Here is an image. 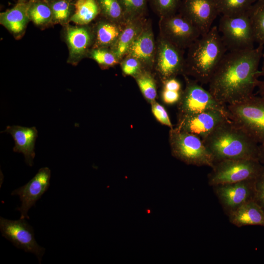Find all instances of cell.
Returning a JSON list of instances; mask_svg holds the SVG:
<instances>
[{
  "mask_svg": "<svg viewBox=\"0 0 264 264\" xmlns=\"http://www.w3.org/2000/svg\"><path fill=\"white\" fill-rule=\"evenodd\" d=\"M264 45L227 51L208 83V90L221 104L242 102L254 95L260 77Z\"/></svg>",
  "mask_w": 264,
  "mask_h": 264,
  "instance_id": "obj_1",
  "label": "cell"
},
{
  "mask_svg": "<svg viewBox=\"0 0 264 264\" xmlns=\"http://www.w3.org/2000/svg\"><path fill=\"white\" fill-rule=\"evenodd\" d=\"M227 51L218 26H213L188 48L183 74L201 85L208 84Z\"/></svg>",
  "mask_w": 264,
  "mask_h": 264,
  "instance_id": "obj_2",
  "label": "cell"
},
{
  "mask_svg": "<svg viewBox=\"0 0 264 264\" xmlns=\"http://www.w3.org/2000/svg\"><path fill=\"white\" fill-rule=\"evenodd\" d=\"M203 141L214 163L229 159L258 160L259 144L230 119L219 125Z\"/></svg>",
  "mask_w": 264,
  "mask_h": 264,
  "instance_id": "obj_3",
  "label": "cell"
},
{
  "mask_svg": "<svg viewBox=\"0 0 264 264\" xmlns=\"http://www.w3.org/2000/svg\"><path fill=\"white\" fill-rule=\"evenodd\" d=\"M226 107L229 119L253 141L264 145V97L253 95Z\"/></svg>",
  "mask_w": 264,
  "mask_h": 264,
  "instance_id": "obj_4",
  "label": "cell"
},
{
  "mask_svg": "<svg viewBox=\"0 0 264 264\" xmlns=\"http://www.w3.org/2000/svg\"><path fill=\"white\" fill-rule=\"evenodd\" d=\"M170 143L173 155L186 164L211 168L213 166V156L198 136L177 128H172Z\"/></svg>",
  "mask_w": 264,
  "mask_h": 264,
  "instance_id": "obj_5",
  "label": "cell"
},
{
  "mask_svg": "<svg viewBox=\"0 0 264 264\" xmlns=\"http://www.w3.org/2000/svg\"><path fill=\"white\" fill-rule=\"evenodd\" d=\"M263 167L258 160L229 159L215 162L208 174L211 187L256 179Z\"/></svg>",
  "mask_w": 264,
  "mask_h": 264,
  "instance_id": "obj_6",
  "label": "cell"
},
{
  "mask_svg": "<svg viewBox=\"0 0 264 264\" xmlns=\"http://www.w3.org/2000/svg\"><path fill=\"white\" fill-rule=\"evenodd\" d=\"M218 28L228 51L254 47L256 42L248 12L234 16H221Z\"/></svg>",
  "mask_w": 264,
  "mask_h": 264,
  "instance_id": "obj_7",
  "label": "cell"
},
{
  "mask_svg": "<svg viewBox=\"0 0 264 264\" xmlns=\"http://www.w3.org/2000/svg\"><path fill=\"white\" fill-rule=\"evenodd\" d=\"M184 75L186 86L178 102L179 117L207 110L220 111L228 117L226 106L220 103L208 89H205L198 82Z\"/></svg>",
  "mask_w": 264,
  "mask_h": 264,
  "instance_id": "obj_8",
  "label": "cell"
},
{
  "mask_svg": "<svg viewBox=\"0 0 264 264\" xmlns=\"http://www.w3.org/2000/svg\"><path fill=\"white\" fill-rule=\"evenodd\" d=\"M160 35L178 48H188L201 35L199 29L180 13L161 17Z\"/></svg>",
  "mask_w": 264,
  "mask_h": 264,
  "instance_id": "obj_9",
  "label": "cell"
},
{
  "mask_svg": "<svg viewBox=\"0 0 264 264\" xmlns=\"http://www.w3.org/2000/svg\"><path fill=\"white\" fill-rule=\"evenodd\" d=\"M0 230L2 236L10 241L17 248L35 254L40 264L45 248L37 242L33 227L25 220H9L0 218Z\"/></svg>",
  "mask_w": 264,
  "mask_h": 264,
  "instance_id": "obj_10",
  "label": "cell"
},
{
  "mask_svg": "<svg viewBox=\"0 0 264 264\" xmlns=\"http://www.w3.org/2000/svg\"><path fill=\"white\" fill-rule=\"evenodd\" d=\"M212 188L227 216L244 203L255 200V179L218 185Z\"/></svg>",
  "mask_w": 264,
  "mask_h": 264,
  "instance_id": "obj_11",
  "label": "cell"
},
{
  "mask_svg": "<svg viewBox=\"0 0 264 264\" xmlns=\"http://www.w3.org/2000/svg\"><path fill=\"white\" fill-rule=\"evenodd\" d=\"M185 58L183 50L160 35L156 43L154 65L163 80L184 73Z\"/></svg>",
  "mask_w": 264,
  "mask_h": 264,
  "instance_id": "obj_12",
  "label": "cell"
},
{
  "mask_svg": "<svg viewBox=\"0 0 264 264\" xmlns=\"http://www.w3.org/2000/svg\"><path fill=\"white\" fill-rule=\"evenodd\" d=\"M50 176L51 171L48 167L40 168L26 184L12 192L11 195L19 196L22 202L16 209L21 212V219H29L27 212L48 189Z\"/></svg>",
  "mask_w": 264,
  "mask_h": 264,
  "instance_id": "obj_13",
  "label": "cell"
},
{
  "mask_svg": "<svg viewBox=\"0 0 264 264\" xmlns=\"http://www.w3.org/2000/svg\"><path fill=\"white\" fill-rule=\"evenodd\" d=\"M179 13L189 20L200 31L207 33L219 13L216 0H181Z\"/></svg>",
  "mask_w": 264,
  "mask_h": 264,
  "instance_id": "obj_14",
  "label": "cell"
},
{
  "mask_svg": "<svg viewBox=\"0 0 264 264\" xmlns=\"http://www.w3.org/2000/svg\"><path fill=\"white\" fill-rule=\"evenodd\" d=\"M229 119L222 112L207 110L179 117L176 128L194 134L204 140L219 125Z\"/></svg>",
  "mask_w": 264,
  "mask_h": 264,
  "instance_id": "obj_15",
  "label": "cell"
},
{
  "mask_svg": "<svg viewBox=\"0 0 264 264\" xmlns=\"http://www.w3.org/2000/svg\"><path fill=\"white\" fill-rule=\"evenodd\" d=\"M65 38L69 51L68 63L75 65L88 54L93 46L95 38L93 29L87 25H67Z\"/></svg>",
  "mask_w": 264,
  "mask_h": 264,
  "instance_id": "obj_16",
  "label": "cell"
},
{
  "mask_svg": "<svg viewBox=\"0 0 264 264\" xmlns=\"http://www.w3.org/2000/svg\"><path fill=\"white\" fill-rule=\"evenodd\" d=\"M156 50V44L151 22L147 21L142 31L131 44L125 56L137 59L144 69L148 70L154 65Z\"/></svg>",
  "mask_w": 264,
  "mask_h": 264,
  "instance_id": "obj_17",
  "label": "cell"
},
{
  "mask_svg": "<svg viewBox=\"0 0 264 264\" xmlns=\"http://www.w3.org/2000/svg\"><path fill=\"white\" fill-rule=\"evenodd\" d=\"M4 132L10 133L14 140L13 151L22 153L25 163L32 166L35 155V143L38 137L36 128L35 127L27 128L18 125L8 126Z\"/></svg>",
  "mask_w": 264,
  "mask_h": 264,
  "instance_id": "obj_18",
  "label": "cell"
},
{
  "mask_svg": "<svg viewBox=\"0 0 264 264\" xmlns=\"http://www.w3.org/2000/svg\"><path fill=\"white\" fill-rule=\"evenodd\" d=\"M29 4L30 2H20L0 14V24L15 36L22 35L30 21L28 14Z\"/></svg>",
  "mask_w": 264,
  "mask_h": 264,
  "instance_id": "obj_19",
  "label": "cell"
},
{
  "mask_svg": "<svg viewBox=\"0 0 264 264\" xmlns=\"http://www.w3.org/2000/svg\"><path fill=\"white\" fill-rule=\"evenodd\" d=\"M228 217L230 222L237 227L247 225L264 227V212L255 200L244 203Z\"/></svg>",
  "mask_w": 264,
  "mask_h": 264,
  "instance_id": "obj_20",
  "label": "cell"
},
{
  "mask_svg": "<svg viewBox=\"0 0 264 264\" xmlns=\"http://www.w3.org/2000/svg\"><path fill=\"white\" fill-rule=\"evenodd\" d=\"M125 24L105 18L99 21L93 29L95 38L92 48H111L117 42Z\"/></svg>",
  "mask_w": 264,
  "mask_h": 264,
  "instance_id": "obj_21",
  "label": "cell"
},
{
  "mask_svg": "<svg viewBox=\"0 0 264 264\" xmlns=\"http://www.w3.org/2000/svg\"><path fill=\"white\" fill-rule=\"evenodd\" d=\"M146 22L144 17L127 21L117 42L110 48L120 61L125 56L131 44L142 31Z\"/></svg>",
  "mask_w": 264,
  "mask_h": 264,
  "instance_id": "obj_22",
  "label": "cell"
},
{
  "mask_svg": "<svg viewBox=\"0 0 264 264\" xmlns=\"http://www.w3.org/2000/svg\"><path fill=\"white\" fill-rule=\"evenodd\" d=\"M99 13L100 9L96 0H77L70 22L79 25H87Z\"/></svg>",
  "mask_w": 264,
  "mask_h": 264,
  "instance_id": "obj_23",
  "label": "cell"
},
{
  "mask_svg": "<svg viewBox=\"0 0 264 264\" xmlns=\"http://www.w3.org/2000/svg\"><path fill=\"white\" fill-rule=\"evenodd\" d=\"M255 42L264 44V0L255 1L248 11Z\"/></svg>",
  "mask_w": 264,
  "mask_h": 264,
  "instance_id": "obj_24",
  "label": "cell"
},
{
  "mask_svg": "<svg viewBox=\"0 0 264 264\" xmlns=\"http://www.w3.org/2000/svg\"><path fill=\"white\" fill-rule=\"evenodd\" d=\"M28 14L30 21L38 26L46 25L52 22L51 7L45 1L36 0L30 2Z\"/></svg>",
  "mask_w": 264,
  "mask_h": 264,
  "instance_id": "obj_25",
  "label": "cell"
},
{
  "mask_svg": "<svg viewBox=\"0 0 264 264\" xmlns=\"http://www.w3.org/2000/svg\"><path fill=\"white\" fill-rule=\"evenodd\" d=\"M219 14L234 16L247 12L254 0H216Z\"/></svg>",
  "mask_w": 264,
  "mask_h": 264,
  "instance_id": "obj_26",
  "label": "cell"
},
{
  "mask_svg": "<svg viewBox=\"0 0 264 264\" xmlns=\"http://www.w3.org/2000/svg\"><path fill=\"white\" fill-rule=\"evenodd\" d=\"M100 13L104 18L121 24H125L127 21L118 0H96Z\"/></svg>",
  "mask_w": 264,
  "mask_h": 264,
  "instance_id": "obj_27",
  "label": "cell"
},
{
  "mask_svg": "<svg viewBox=\"0 0 264 264\" xmlns=\"http://www.w3.org/2000/svg\"><path fill=\"white\" fill-rule=\"evenodd\" d=\"M137 85L144 97L153 103L156 97V87L155 80L151 74L143 69L135 77Z\"/></svg>",
  "mask_w": 264,
  "mask_h": 264,
  "instance_id": "obj_28",
  "label": "cell"
},
{
  "mask_svg": "<svg viewBox=\"0 0 264 264\" xmlns=\"http://www.w3.org/2000/svg\"><path fill=\"white\" fill-rule=\"evenodd\" d=\"M182 91L181 84L176 77L164 80L161 95L165 103L173 105L178 103Z\"/></svg>",
  "mask_w": 264,
  "mask_h": 264,
  "instance_id": "obj_29",
  "label": "cell"
},
{
  "mask_svg": "<svg viewBox=\"0 0 264 264\" xmlns=\"http://www.w3.org/2000/svg\"><path fill=\"white\" fill-rule=\"evenodd\" d=\"M126 21L144 17L147 0H118Z\"/></svg>",
  "mask_w": 264,
  "mask_h": 264,
  "instance_id": "obj_30",
  "label": "cell"
},
{
  "mask_svg": "<svg viewBox=\"0 0 264 264\" xmlns=\"http://www.w3.org/2000/svg\"><path fill=\"white\" fill-rule=\"evenodd\" d=\"M50 6L52 12V22L65 25L70 22L71 9L68 0H55Z\"/></svg>",
  "mask_w": 264,
  "mask_h": 264,
  "instance_id": "obj_31",
  "label": "cell"
},
{
  "mask_svg": "<svg viewBox=\"0 0 264 264\" xmlns=\"http://www.w3.org/2000/svg\"><path fill=\"white\" fill-rule=\"evenodd\" d=\"M88 54L91 58L104 67L113 66L120 62L109 48H92Z\"/></svg>",
  "mask_w": 264,
  "mask_h": 264,
  "instance_id": "obj_32",
  "label": "cell"
},
{
  "mask_svg": "<svg viewBox=\"0 0 264 264\" xmlns=\"http://www.w3.org/2000/svg\"><path fill=\"white\" fill-rule=\"evenodd\" d=\"M120 65L124 74L134 77L144 69L137 59L130 56H124L120 61Z\"/></svg>",
  "mask_w": 264,
  "mask_h": 264,
  "instance_id": "obj_33",
  "label": "cell"
},
{
  "mask_svg": "<svg viewBox=\"0 0 264 264\" xmlns=\"http://www.w3.org/2000/svg\"><path fill=\"white\" fill-rule=\"evenodd\" d=\"M155 8L161 17L176 13L181 0H153Z\"/></svg>",
  "mask_w": 264,
  "mask_h": 264,
  "instance_id": "obj_34",
  "label": "cell"
},
{
  "mask_svg": "<svg viewBox=\"0 0 264 264\" xmlns=\"http://www.w3.org/2000/svg\"><path fill=\"white\" fill-rule=\"evenodd\" d=\"M255 201L264 212V165L260 173L255 179Z\"/></svg>",
  "mask_w": 264,
  "mask_h": 264,
  "instance_id": "obj_35",
  "label": "cell"
},
{
  "mask_svg": "<svg viewBox=\"0 0 264 264\" xmlns=\"http://www.w3.org/2000/svg\"><path fill=\"white\" fill-rule=\"evenodd\" d=\"M152 110L156 119L160 123L172 128V124L169 115L162 106L154 101L152 103Z\"/></svg>",
  "mask_w": 264,
  "mask_h": 264,
  "instance_id": "obj_36",
  "label": "cell"
},
{
  "mask_svg": "<svg viewBox=\"0 0 264 264\" xmlns=\"http://www.w3.org/2000/svg\"><path fill=\"white\" fill-rule=\"evenodd\" d=\"M262 66L260 70V76L263 77L262 80H259L257 88L258 89V93L261 97H264V52L262 58Z\"/></svg>",
  "mask_w": 264,
  "mask_h": 264,
  "instance_id": "obj_37",
  "label": "cell"
},
{
  "mask_svg": "<svg viewBox=\"0 0 264 264\" xmlns=\"http://www.w3.org/2000/svg\"><path fill=\"white\" fill-rule=\"evenodd\" d=\"M258 161L264 165V145H259Z\"/></svg>",
  "mask_w": 264,
  "mask_h": 264,
  "instance_id": "obj_38",
  "label": "cell"
},
{
  "mask_svg": "<svg viewBox=\"0 0 264 264\" xmlns=\"http://www.w3.org/2000/svg\"><path fill=\"white\" fill-rule=\"evenodd\" d=\"M255 1H258V0H254Z\"/></svg>",
  "mask_w": 264,
  "mask_h": 264,
  "instance_id": "obj_39",
  "label": "cell"
},
{
  "mask_svg": "<svg viewBox=\"0 0 264 264\" xmlns=\"http://www.w3.org/2000/svg\"></svg>",
  "mask_w": 264,
  "mask_h": 264,
  "instance_id": "obj_40",
  "label": "cell"
}]
</instances>
